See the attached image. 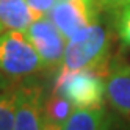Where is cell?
<instances>
[{
  "instance_id": "9",
  "label": "cell",
  "mask_w": 130,
  "mask_h": 130,
  "mask_svg": "<svg viewBox=\"0 0 130 130\" xmlns=\"http://www.w3.org/2000/svg\"><path fill=\"white\" fill-rule=\"evenodd\" d=\"M110 127L111 119L102 107L74 108L66 122L63 124V130H100Z\"/></svg>"
},
{
  "instance_id": "1",
  "label": "cell",
  "mask_w": 130,
  "mask_h": 130,
  "mask_svg": "<svg viewBox=\"0 0 130 130\" xmlns=\"http://www.w3.org/2000/svg\"><path fill=\"white\" fill-rule=\"evenodd\" d=\"M110 36L105 27L94 21L66 41L61 71L92 69L107 75L110 69Z\"/></svg>"
},
{
  "instance_id": "12",
  "label": "cell",
  "mask_w": 130,
  "mask_h": 130,
  "mask_svg": "<svg viewBox=\"0 0 130 130\" xmlns=\"http://www.w3.org/2000/svg\"><path fill=\"white\" fill-rule=\"evenodd\" d=\"M115 13V27L122 45L130 47V3L124 5L113 11Z\"/></svg>"
},
{
  "instance_id": "8",
  "label": "cell",
  "mask_w": 130,
  "mask_h": 130,
  "mask_svg": "<svg viewBox=\"0 0 130 130\" xmlns=\"http://www.w3.org/2000/svg\"><path fill=\"white\" fill-rule=\"evenodd\" d=\"M36 17L39 16L27 0H0V33L5 30L27 31Z\"/></svg>"
},
{
  "instance_id": "14",
  "label": "cell",
  "mask_w": 130,
  "mask_h": 130,
  "mask_svg": "<svg viewBox=\"0 0 130 130\" xmlns=\"http://www.w3.org/2000/svg\"><path fill=\"white\" fill-rule=\"evenodd\" d=\"M27 2L31 6V10L36 13V16H44L49 14L52 6L57 3V0H27Z\"/></svg>"
},
{
  "instance_id": "2",
  "label": "cell",
  "mask_w": 130,
  "mask_h": 130,
  "mask_svg": "<svg viewBox=\"0 0 130 130\" xmlns=\"http://www.w3.org/2000/svg\"><path fill=\"white\" fill-rule=\"evenodd\" d=\"M53 92L66 97L74 108L102 107L105 99V75L92 69L61 71Z\"/></svg>"
},
{
  "instance_id": "3",
  "label": "cell",
  "mask_w": 130,
  "mask_h": 130,
  "mask_svg": "<svg viewBox=\"0 0 130 130\" xmlns=\"http://www.w3.org/2000/svg\"><path fill=\"white\" fill-rule=\"evenodd\" d=\"M44 63L25 31L5 30L0 33V71L17 77H27L44 69Z\"/></svg>"
},
{
  "instance_id": "5",
  "label": "cell",
  "mask_w": 130,
  "mask_h": 130,
  "mask_svg": "<svg viewBox=\"0 0 130 130\" xmlns=\"http://www.w3.org/2000/svg\"><path fill=\"white\" fill-rule=\"evenodd\" d=\"M97 13L92 0H57L47 16L64 35V38L69 39L97 21Z\"/></svg>"
},
{
  "instance_id": "10",
  "label": "cell",
  "mask_w": 130,
  "mask_h": 130,
  "mask_svg": "<svg viewBox=\"0 0 130 130\" xmlns=\"http://www.w3.org/2000/svg\"><path fill=\"white\" fill-rule=\"evenodd\" d=\"M17 83L14 77L0 71V130L14 128Z\"/></svg>"
},
{
  "instance_id": "13",
  "label": "cell",
  "mask_w": 130,
  "mask_h": 130,
  "mask_svg": "<svg viewBox=\"0 0 130 130\" xmlns=\"http://www.w3.org/2000/svg\"><path fill=\"white\" fill-rule=\"evenodd\" d=\"M94 2V6L97 11H108V13H113L118 8L128 5L130 0H92Z\"/></svg>"
},
{
  "instance_id": "4",
  "label": "cell",
  "mask_w": 130,
  "mask_h": 130,
  "mask_svg": "<svg viewBox=\"0 0 130 130\" xmlns=\"http://www.w3.org/2000/svg\"><path fill=\"white\" fill-rule=\"evenodd\" d=\"M25 35L38 50L45 68H55L61 64L68 39L47 14L36 17L27 28Z\"/></svg>"
},
{
  "instance_id": "11",
  "label": "cell",
  "mask_w": 130,
  "mask_h": 130,
  "mask_svg": "<svg viewBox=\"0 0 130 130\" xmlns=\"http://www.w3.org/2000/svg\"><path fill=\"white\" fill-rule=\"evenodd\" d=\"M74 105L57 92L44 104V122L45 128H63V124L72 113Z\"/></svg>"
},
{
  "instance_id": "7",
  "label": "cell",
  "mask_w": 130,
  "mask_h": 130,
  "mask_svg": "<svg viewBox=\"0 0 130 130\" xmlns=\"http://www.w3.org/2000/svg\"><path fill=\"white\" fill-rule=\"evenodd\" d=\"M105 97L119 115L130 119V66L113 64L105 75Z\"/></svg>"
},
{
  "instance_id": "6",
  "label": "cell",
  "mask_w": 130,
  "mask_h": 130,
  "mask_svg": "<svg viewBox=\"0 0 130 130\" xmlns=\"http://www.w3.org/2000/svg\"><path fill=\"white\" fill-rule=\"evenodd\" d=\"M44 99L42 86L39 85H21L17 86L16 99V130H41L45 128L44 122Z\"/></svg>"
}]
</instances>
